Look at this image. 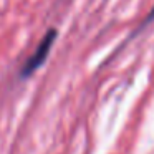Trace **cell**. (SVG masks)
<instances>
[{
  "mask_svg": "<svg viewBox=\"0 0 154 154\" xmlns=\"http://www.w3.org/2000/svg\"><path fill=\"white\" fill-rule=\"evenodd\" d=\"M55 38H57V30H53V28H51V30H48V33L42 38V42H40V45H38V48L35 50V53L32 55V57L28 58V61L25 63V66H23V76L32 75L38 66H42V65H43V61L47 60L48 53H50V50H51V45H53Z\"/></svg>",
  "mask_w": 154,
  "mask_h": 154,
  "instance_id": "6da1fadb",
  "label": "cell"
}]
</instances>
